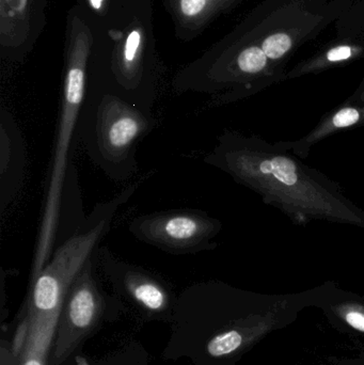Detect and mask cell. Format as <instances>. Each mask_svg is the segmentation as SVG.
Segmentation results:
<instances>
[{"label": "cell", "mask_w": 364, "mask_h": 365, "mask_svg": "<svg viewBox=\"0 0 364 365\" xmlns=\"http://www.w3.org/2000/svg\"><path fill=\"white\" fill-rule=\"evenodd\" d=\"M359 120V113L356 109L345 108L337 113L333 118V124L338 128L353 125Z\"/></svg>", "instance_id": "obj_14"}, {"label": "cell", "mask_w": 364, "mask_h": 365, "mask_svg": "<svg viewBox=\"0 0 364 365\" xmlns=\"http://www.w3.org/2000/svg\"><path fill=\"white\" fill-rule=\"evenodd\" d=\"M31 0H1V34L2 40L8 36L13 38L26 34L25 26L28 24L31 9Z\"/></svg>", "instance_id": "obj_8"}, {"label": "cell", "mask_w": 364, "mask_h": 365, "mask_svg": "<svg viewBox=\"0 0 364 365\" xmlns=\"http://www.w3.org/2000/svg\"><path fill=\"white\" fill-rule=\"evenodd\" d=\"M292 46L290 36L284 34H274L263 42L262 49L267 58L278 59L282 57Z\"/></svg>", "instance_id": "obj_11"}, {"label": "cell", "mask_w": 364, "mask_h": 365, "mask_svg": "<svg viewBox=\"0 0 364 365\" xmlns=\"http://www.w3.org/2000/svg\"><path fill=\"white\" fill-rule=\"evenodd\" d=\"M261 171H262L264 175H269V173H273V165H271V160H265L261 164L260 166Z\"/></svg>", "instance_id": "obj_16"}, {"label": "cell", "mask_w": 364, "mask_h": 365, "mask_svg": "<svg viewBox=\"0 0 364 365\" xmlns=\"http://www.w3.org/2000/svg\"><path fill=\"white\" fill-rule=\"evenodd\" d=\"M27 168L25 139L10 111L2 109L0 115V202L1 212L15 201Z\"/></svg>", "instance_id": "obj_7"}, {"label": "cell", "mask_w": 364, "mask_h": 365, "mask_svg": "<svg viewBox=\"0 0 364 365\" xmlns=\"http://www.w3.org/2000/svg\"><path fill=\"white\" fill-rule=\"evenodd\" d=\"M156 124L151 111L88 86L76 137L91 162L109 179L125 182L138 170L139 143Z\"/></svg>", "instance_id": "obj_3"}, {"label": "cell", "mask_w": 364, "mask_h": 365, "mask_svg": "<svg viewBox=\"0 0 364 365\" xmlns=\"http://www.w3.org/2000/svg\"><path fill=\"white\" fill-rule=\"evenodd\" d=\"M218 225L204 212L192 208L162 210L132 219L128 231L145 244L173 255H196L213 248Z\"/></svg>", "instance_id": "obj_4"}, {"label": "cell", "mask_w": 364, "mask_h": 365, "mask_svg": "<svg viewBox=\"0 0 364 365\" xmlns=\"http://www.w3.org/2000/svg\"><path fill=\"white\" fill-rule=\"evenodd\" d=\"M85 8L90 11L93 16L108 17L111 16V8H113L115 0H83Z\"/></svg>", "instance_id": "obj_13"}, {"label": "cell", "mask_w": 364, "mask_h": 365, "mask_svg": "<svg viewBox=\"0 0 364 365\" xmlns=\"http://www.w3.org/2000/svg\"><path fill=\"white\" fill-rule=\"evenodd\" d=\"M267 56L259 47H249L239 53L237 58L239 68L245 73H258L266 66Z\"/></svg>", "instance_id": "obj_10"}, {"label": "cell", "mask_w": 364, "mask_h": 365, "mask_svg": "<svg viewBox=\"0 0 364 365\" xmlns=\"http://www.w3.org/2000/svg\"><path fill=\"white\" fill-rule=\"evenodd\" d=\"M93 43V34L89 26L78 14L73 15L66 47L57 130L47 179L42 220L34 249L32 279L40 274L53 252L73 139L76 137L79 115L87 93L88 63Z\"/></svg>", "instance_id": "obj_2"}, {"label": "cell", "mask_w": 364, "mask_h": 365, "mask_svg": "<svg viewBox=\"0 0 364 365\" xmlns=\"http://www.w3.org/2000/svg\"><path fill=\"white\" fill-rule=\"evenodd\" d=\"M337 319H333L331 323L337 324L338 326H344L348 328V331L356 332V334L364 336V309L342 308L336 311Z\"/></svg>", "instance_id": "obj_9"}, {"label": "cell", "mask_w": 364, "mask_h": 365, "mask_svg": "<svg viewBox=\"0 0 364 365\" xmlns=\"http://www.w3.org/2000/svg\"><path fill=\"white\" fill-rule=\"evenodd\" d=\"M139 184L96 206L85 225L66 238L34 277L28 302L23 365H45V358L73 281L108 233L115 212L130 201Z\"/></svg>", "instance_id": "obj_1"}, {"label": "cell", "mask_w": 364, "mask_h": 365, "mask_svg": "<svg viewBox=\"0 0 364 365\" xmlns=\"http://www.w3.org/2000/svg\"><path fill=\"white\" fill-rule=\"evenodd\" d=\"M94 257L111 280L137 304L150 311H162L166 308L169 302L168 292L162 281L153 274L121 261L107 247H98Z\"/></svg>", "instance_id": "obj_6"}, {"label": "cell", "mask_w": 364, "mask_h": 365, "mask_svg": "<svg viewBox=\"0 0 364 365\" xmlns=\"http://www.w3.org/2000/svg\"><path fill=\"white\" fill-rule=\"evenodd\" d=\"M350 55H352V49H350V47L339 46L329 51L327 57H328L329 61H341V60H345L350 58Z\"/></svg>", "instance_id": "obj_15"}, {"label": "cell", "mask_w": 364, "mask_h": 365, "mask_svg": "<svg viewBox=\"0 0 364 365\" xmlns=\"http://www.w3.org/2000/svg\"><path fill=\"white\" fill-rule=\"evenodd\" d=\"M273 175L276 179L286 185H294L297 182L296 166L286 158H275L271 160Z\"/></svg>", "instance_id": "obj_12"}, {"label": "cell", "mask_w": 364, "mask_h": 365, "mask_svg": "<svg viewBox=\"0 0 364 365\" xmlns=\"http://www.w3.org/2000/svg\"><path fill=\"white\" fill-rule=\"evenodd\" d=\"M95 257L92 255L73 281L60 317L53 362L60 364L77 343L93 327L103 310L104 299L94 276Z\"/></svg>", "instance_id": "obj_5"}]
</instances>
